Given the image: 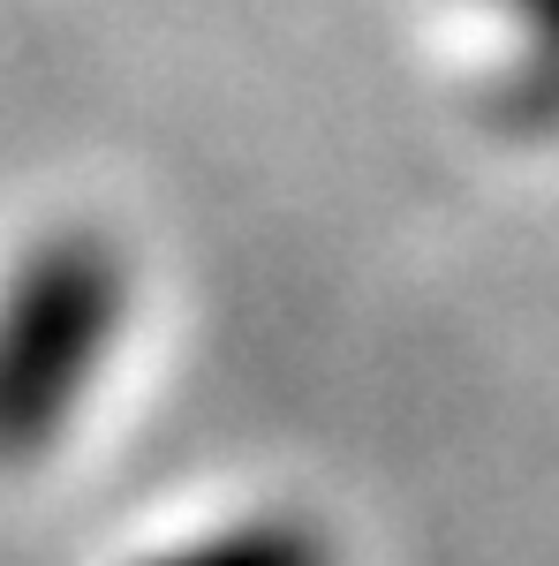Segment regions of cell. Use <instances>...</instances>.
Returning <instances> with one entry per match:
<instances>
[{"label": "cell", "instance_id": "7a4b0ae2", "mask_svg": "<svg viewBox=\"0 0 559 566\" xmlns=\"http://www.w3.org/2000/svg\"><path fill=\"white\" fill-rule=\"evenodd\" d=\"M136 566H341L333 544L296 514H250V522H227L213 536H189L174 552H152Z\"/></svg>", "mask_w": 559, "mask_h": 566}, {"label": "cell", "instance_id": "6da1fadb", "mask_svg": "<svg viewBox=\"0 0 559 566\" xmlns=\"http://www.w3.org/2000/svg\"><path fill=\"white\" fill-rule=\"evenodd\" d=\"M130 325V272L99 234H45L0 280V469L45 461Z\"/></svg>", "mask_w": 559, "mask_h": 566}, {"label": "cell", "instance_id": "3957f363", "mask_svg": "<svg viewBox=\"0 0 559 566\" xmlns=\"http://www.w3.org/2000/svg\"><path fill=\"white\" fill-rule=\"evenodd\" d=\"M515 31L507 69V114L521 129H559V0H491Z\"/></svg>", "mask_w": 559, "mask_h": 566}]
</instances>
